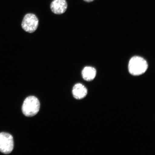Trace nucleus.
Wrapping results in <instances>:
<instances>
[{
    "label": "nucleus",
    "mask_w": 155,
    "mask_h": 155,
    "mask_svg": "<svg viewBox=\"0 0 155 155\" xmlns=\"http://www.w3.org/2000/svg\"><path fill=\"white\" fill-rule=\"evenodd\" d=\"M148 68V64L146 60L139 56H134L131 58L129 61V72L134 76L143 74L147 71Z\"/></svg>",
    "instance_id": "obj_1"
},
{
    "label": "nucleus",
    "mask_w": 155,
    "mask_h": 155,
    "mask_svg": "<svg viewBox=\"0 0 155 155\" xmlns=\"http://www.w3.org/2000/svg\"><path fill=\"white\" fill-rule=\"evenodd\" d=\"M40 108V103L38 98L34 96H30L25 100L22 110L25 116L30 117L36 115Z\"/></svg>",
    "instance_id": "obj_2"
},
{
    "label": "nucleus",
    "mask_w": 155,
    "mask_h": 155,
    "mask_svg": "<svg viewBox=\"0 0 155 155\" xmlns=\"http://www.w3.org/2000/svg\"><path fill=\"white\" fill-rule=\"evenodd\" d=\"M14 148L13 137L9 134L0 133V152L5 154L10 153Z\"/></svg>",
    "instance_id": "obj_3"
},
{
    "label": "nucleus",
    "mask_w": 155,
    "mask_h": 155,
    "mask_svg": "<svg viewBox=\"0 0 155 155\" xmlns=\"http://www.w3.org/2000/svg\"><path fill=\"white\" fill-rule=\"evenodd\" d=\"M38 20L35 15L29 13L25 15L22 23V27L26 32H34L37 29Z\"/></svg>",
    "instance_id": "obj_4"
},
{
    "label": "nucleus",
    "mask_w": 155,
    "mask_h": 155,
    "mask_svg": "<svg viewBox=\"0 0 155 155\" xmlns=\"http://www.w3.org/2000/svg\"><path fill=\"white\" fill-rule=\"evenodd\" d=\"M67 6V3L65 0H54L51 3L50 8L54 13L60 15L65 12Z\"/></svg>",
    "instance_id": "obj_5"
},
{
    "label": "nucleus",
    "mask_w": 155,
    "mask_h": 155,
    "mask_svg": "<svg viewBox=\"0 0 155 155\" xmlns=\"http://www.w3.org/2000/svg\"><path fill=\"white\" fill-rule=\"evenodd\" d=\"M86 87L81 83H77L74 86L72 94L74 98L77 100H81L84 98L87 94Z\"/></svg>",
    "instance_id": "obj_6"
},
{
    "label": "nucleus",
    "mask_w": 155,
    "mask_h": 155,
    "mask_svg": "<svg viewBox=\"0 0 155 155\" xmlns=\"http://www.w3.org/2000/svg\"><path fill=\"white\" fill-rule=\"evenodd\" d=\"M82 74L84 80L87 81H92L96 76V71L94 67H86L83 69Z\"/></svg>",
    "instance_id": "obj_7"
},
{
    "label": "nucleus",
    "mask_w": 155,
    "mask_h": 155,
    "mask_svg": "<svg viewBox=\"0 0 155 155\" xmlns=\"http://www.w3.org/2000/svg\"><path fill=\"white\" fill-rule=\"evenodd\" d=\"M84 1L87 2H91L94 1V0H84Z\"/></svg>",
    "instance_id": "obj_8"
}]
</instances>
